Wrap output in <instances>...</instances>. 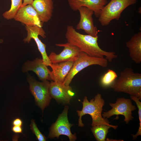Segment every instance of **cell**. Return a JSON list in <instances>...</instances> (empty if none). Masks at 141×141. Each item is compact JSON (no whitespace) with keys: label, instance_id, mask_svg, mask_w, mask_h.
Instances as JSON below:
<instances>
[{"label":"cell","instance_id":"28","mask_svg":"<svg viewBox=\"0 0 141 141\" xmlns=\"http://www.w3.org/2000/svg\"></svg>","mask_w":141,"mask_h":141},{"label":"cell","instance_id":"12","mask_svg":"<svg viewBox=\"0 0 141 141\" xmlns=\"http://www.w3.org/2000/svg\"><path fill=\"white\" fill-rule=\"evenodd\" d=\"M14 19L26 26H37L41 27L43 26V23L40 21L37 12L31 4L21 7Z\"/></svg>","mask_w":141,"mask_h":141},{"label":"cell","instance_id":"3","mask_svg":"<svg viewBox=\"0 0 141 141\" xmlns=\"http://www.w3.org/2000/svg\"><path fill=\"white\" fill-rule=\"evenodd\" d=\"M82 103L83 104L82 110H77V111L79 117L78 121L79 126L83 127L84 126L82 122L81 118L83 116L86 114L89 115L92 118L91 126H92L101 124H105L113 126H116L110 124L107 119L103 118L102 116L103 108L105 102L101 94L97 93L90 101L88 99L87 97L85 96Z\"/></svg>","mask_w":141,"mask_h":141},{"label":"cell","instance_id":"9","mask_svg":"<svg viewBox=\"0 0 141 141\" xmlns=\"http://www.w3.org/2000/svg\"><path fill=\"white\" fill-rule=\"evenodd\" d=\"M25 27L27 34V37L24 39V41L25 42L29 43L32 39H33L42 55L43 63L47 66H50L52 63L46 52V45L41 41L38 37L39 35L43 38H45L46 36L45 31L42 27L37 26H25Z\"/></svg>","mask_w":141,"mask_h":141},{"label":"cell","instance_id":"19","mask_svg":"<svg viewBox=\"0 0 141 141\" xmlns=\"http://www.w3.org/2000/svg\"><path fill=\"white\" fill-rule=\"evenodd\" d=\"M113 126L105 124H101L92 126L91 130L97 141H105L109 129L112 127L114 130L118 126Z\"/></svg>","mask_w":141,"mask_h":141},{"label":"cell","instance_id":"20","mask_svg":"<svg viewBox=\"0 0 141 141\" xmlns=\"http://www.w3.org/2000/svg\"><path fill=\"white\" fill-rule=\"evenodd\" d=\"M23 0H11V4L10 9L4 12L2 16L7 20L14 19L17 12L21 7Z\"/></svg>","mask_w":141,"mask_h":141},{"label":"cell","instance_id":"2","mask_svg":"<svg viewBox=\"0 0 141 141\" xmlns=\"http://www.w3.org/2000/svg\"><path fill=\"white\" fill-rule=\"evenodd\" d=\"M115 92H124L141 99V74L127 67L121 72L118 79L110 85Z\"/></svg>","mask_w":141,"mask_h":141},{"label":"cell","instance_id":"11","mask_svg":"<svg viewBox=\"0 0 141 141\" xmlns=\"http://www.w3.org/2000/svg\"><path fill=\"white\" fill-rule=\"evenodd\" d=\"M56 46L63 47L64 49L60 54H57L52 52L48 56L51 63H57L69 61L74 62L78 57L81 51L76 46L68 43L64 44H56Z\"/></svg>","mask_w":141,"mask_h":141},{"label":"cell","instance_id":"6","mask_svg":"<svg viewBox=\"0 0 141 141\" xmlns=\"http://www.w3.org/2000/svg\"><path fill=\"white\" fill-rule=\"evenodd\" d=\"M94 65L106 67L108 65V61L105 58L90 56L81 51L63 83L65 85H69L74 76L79 72L87 67Z\"/></svg>","mask_w":141,"mask_h":141},{"label":"cell","instance_id":"10","mask_svg":"<svg viewBox=\"0 0 141 141\" xmlns=\"http://www.w3.org/2000/svg\"><path fill=\"white\" fill-rule=\"evenodd\" d=\"M49 91L52 98L58 103L64 105L69 104L74 95L72 88L69 85L53 81L50 83Z\"/></svg>","mask_w":141,"mask_h":141},{"label":"cell","instance_id":"4","mask_svg":"<svg viewBox=\"0 0 141 141\" xmlns=\"http://www.w3.org/2000/svg\"><path fill=\"white\" fill-rule=\"evenodd\" d=\"M137 0H111L104 6L98 17L101 25H108L113 20H118L122 11L129 6L136 3Z\"/></svg>","mask_w":141,"mask_h":141},{"label":"cell","instance_id":"25","mask_svg":"<svg viewBox=\"0 0 141 141\" xmlns=\"http://www.w3.org/2000/svg\"><path fill=\"white\" fill-rule=\"evenodd\" d=\"M22 121L19 118H17L15 119L12 122V124L13 126H22Z\"/></svg>","mask_w":141,"mask_h":141},{"label":"cell","instance_id":"15","mask_svg":"<svg viewBox=\"0 0 141 141\" xmlns=\"http://www.w3.org/2000/svg\"><path fill=\"white\" fill-rule=\"evenodd\" d=\"M67 1L73 10L76 11L81 7H86L93 11L97 18L99 17L102 9L107 3V0H67Z\"/></svg>","mask_w":141,"mask_h":141},{"label":"cell","instance_id":"27","mask_svg":"<svg viewBox=\"0 0 141 141\" xmlns=\"http://www.w3.org/2000/svg\"><path fill=\"white\" fill-rule=\"evenodd\" d=\"M3 40L0 39V43H2L3 42Z\"/></svg>","mask_w":141,"mask_h":141},{"label":"cell","instance_id":"24","mask_svg":"<svg viewBox=\"0 0 141 141\" xmlns=\"http://www.w3.org/2000/svg\"><path fill=\"white\" fill-rule=\"evenodd\" d=\"M11 130L16 133H22V129L21 126H13L11 128Z\"/></svg>","mask_w":141,"mask_h":141},{"label":"cell","instance_id":"13","mask_svg":"<svg viewBox=\"0 0 141 141\" xmlns=\"http://www.w3.org/2000/svg\"><path fill=\"white\" fill-rule=\"evenodd\" d=\"M78 10L80 13V18L76 29L83 30L87 34L92 36H98V31L96 27L94 25L92 18L93 11L85 7H80Z\"/></svg>","mask_w":141,"mask_h":141},{"label":"cell","instance_id":"8","mask_svg":"<svg viewBox=\"0 0 141 141\" xmlns=\"http://www.w3.org/2000/svg\"><path fill=\"white\" fill-rule=\"evenodd\" d=\"M110 106L112 107L110 110L103 112L102 117L108 119L116 115L117 117L119 115H122L125 117L124 121L126 124L134 118L132 116V112L136 109V107L133 105L131 100L124 97L118 98L115 103H110Z\"/></svg>","mask_w":141,"mask_h":141},{"label":"cell","instance_id":"17","mask_svg":"<svg viewBox=\"0 0 141 141\" xmlns=\"http://www.w3.org/2000/svg\"><path fill=\"white\" fill-rule=\"evenodd\" d=\"M74 62L73 61H69L52 63L50 66L52 69L50 73L51 80L57 83H63Z\"/></svg>","mask_w":141,"mask_h":141},{"label":"cell","instance_id":"23","mask_svg":"<svg viewBox=\"0 0 141 141\" xmlns=\"http://www.w3.org/2000/svg\"><path fill=\"white\" fill-rule=\"evenodd\" d=\"M30 129L35 135L37 140L39 141H45L46 138L40 131L34 120L32 119L30 125Z\"/></svg>","mask_w":141,"mask_h":141},{"label":"cell","instance_id":"22","mask_svg":"<svg viewBox=\"0 0 141 141\" xmlns=\"http://www.w3.org/2000/svg\"><path fill=\"white\" fill-rule=\"evenodd\" d=\"M131 99L134 101L136 103L138 108V114L139 121V126L138 131L134 135L132 134L133 140L136 139L137 137L141 135V102L139 99L137 97L134 96H130Z\"/></svg>","mask_w":141,"mask_h":141},{"label":"cell","instance_id":"5","mask_svg":"<svg viewBox=\"0 0 141 141\" xmlns=\"http://www.w3.org/2000/svg\"><path fill=\"white\" fill-rule=\"evenodd\" d=\"M27 80L30 92L36 104L43 111L49 105L52 98L49 91L50 83L47 80L38 81L30 75L28 76Z\"/></svg>","mask_w":141,"mask_h":141},{"label":"cell","instance_id":"14","mask_svg":"<svg viewBox=\"0 0 141 141\" xmlns=\"http://www.w3.org/2000/svg\"><path fill=\"white\" fill-rule=\"evenodd\" d=\"M47 67L43 63L42 59L37 58L33 61H28L26 62L22 67V70L24 73L28 71H33L42 81L51 80L50 71Z\"/></svg>","mask_w":141,"mask_h":141},{"label":"cell","instance_id":"26","mask_svg":"<svg viewBox=\"0 0 141 141\" xmlns=\"http://www.w3.org/2000/svg\"><path fill=\"white\" fill-rule=\"evenodd\" d=\"M33 0H23L22 5L21 7L23 6L28 4H31Z\"/></svg>","mask_w":141,"mask_h":141},{"label":"cell","instance_id":"21","mask_svg":"<svg viewBox=\"0 0 141 141\" xmlns=\"http://www.w3.org/2000/svg\"><path fill=\"white\" fill-rule=\"evenodd\" d=\"M117 77V75L114 71L109 69L101 78L100 81L101 84L104 87L110 86Z\"/></svg>","mask_w":141,"mask_h":141},{"label":"cell","instance_id":"7","mask_svg":"<svg viewBox=\"0 0 141 141\" xmlns=\"http://www.w3.org/2000/svg\"><path fill=\"white\" fill-rule=\"evenodd\" d=\"M68 107L65 105L62 112L51 126L48 138H58L59 136L62 135L67 136L70 141H75L77 139L76 133L73 134L70 131V128L74 124L69 121L68 118Z\"/></svg>","mask_w":141,"mask_h":141},{"label":"cell","instance_id":"18","mask_svg":"<svg viewBox=\"0 0 141 141\" xmlns=\"http://www.w3.org/2000/svg\"><path fill=\"white\" fill-rule=\"evenodd\" d=\"M128 48L130 57L135 63L141 62V32L134 34L130 40L126 43Z\"/></svg>","mask_w":141,"mask_h":141},{"label":"cell","instance_id":"16","mask_svg":"<svg viewBox=\"0 0 141 141\" xmlns=\"http://www.w3.org/2000/svg\"><path fill=\"white\" fill-rule=\"evenodd\" d=\"M31 5L43 23L48 22L51 19L53 8L52 0H33Z\"/></svg>","mask_w":141,"mask_h":141},{"label":"cell","instance_id":"1","mask_svg":"<svg viewBox=\"0 0 141 141\" xmlns=\"http://www.w3.org/2000/svg\"><path fill=\"white\" fill-rule=\"evenodd\" d=\"M65 37L70 44L76 46L81 51L90 56L103 58L105 56L109 62L118 57L114 52L105 51L100 48L97 42L98 36L93 37L81 34L72 26H67Z\"/></svg>","mask_w":141,"mask_h":141}]
</instances>
